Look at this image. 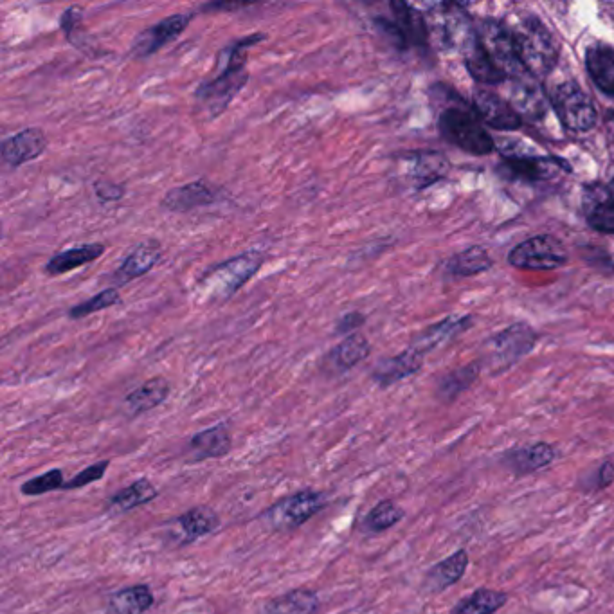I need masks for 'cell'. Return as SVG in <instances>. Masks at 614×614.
I'll list each match as a JSON object with an SVG mask.
<instances>
[{
	"label": "cell",
	"instance_id": "1f68e13d",
	"mask_svg": "<svg viewBox=\"0 0 614 614\" xmlns=\"http://www.w3.org/2000/svg\"><path fill=\"white\" fill-rule=\"evenodd\" d=\"M508 595L496 589L481 587L472 595L465 596L451 614H494L505 607Z\"/></svg>",
	"mask_w": 614,
	"mask_h": 614
},
{
	"label": "cell",
	"instance_id": "8fae6325",
	"mask_svg": "<svg viewBox=\"0 0 614 614\" xmlns=\"http://www.w3.org/2000/svg\"><path fill=\"white\" fill-rule=\"evenodd\" d=\"M391 10L395 11V22L379 19L377 24L380 28L388 31L389 35L395 38L397 46L404 47V49L409 46H424L429 37L425 17L404 2H393Z\"/></svg>",
	"mask_w": 614,
	"mask_h": 614
},
{
	"label": "cell",
	"instance_id": "4316f807",
	"mask_svg": "<svg viewBox=\"0 0 614 614\" xmlns=\"http://www.w3.org/2000/svg\"><path fill=\"white\" fill-rule=\"evenodd\" d=\"M103 253H105V245L98 244V242L65 249L62 253L51 256V260L46 263V272L49 276H62L65 272L74 271L87 263L96 262Z\"/></svg>",
	"mask_w": 614,
	"mask_h": 614
},
{
	"label": "cell",
	"instance_id": "9c48e42d",
	"mask_svg": "<svg viewBox=\"0 0 614 614\" xmlns=\"http://www.w3.org/2000/svg\"><path fill=\"white\" fill-rule=\"evenodd\" d=\"M508 262L517 269L530 271H551L568 262V253L559 238L550 235L535 236L517 245L508 254Z\"/></svg>",
	"mask_w": 614,
	"mask_h": 614
},
{
	"label": "cell",
	"instance_id": "7c38bea8",
	"mask_svg": "<svg viewBox=\"0 0 614 614\" xmlns=\"http://www.w3.org/2000/svg\"><path fill=\"white\" fill-rule=\"evenodd\" d=\"M222 191L208 181H193L173 188L164 195L163 206L170 213H188L193 209L217 204Z\"/></svg>",
	"mask_w": 614,
	"mask_h": 614
},
{
	"label": "cell",
	"instance_id": "e0dca14e",
	"mask_svg": "<svg viewBox=\"0 0 614 614\" xmlns=\"http://www.w3.org/2000/svg\"><path fill=\"white\" fill-rule=\"evenodd\" d=\"M506 157V163L514 170L515 175L526 181H546L555 177L560 170H568V166L551 157H535L530 154H519L512 148H501Z\"/></svg>",
	"mask_w": 614,
	"mask_h": 614
},
{
	"label": "cell",
	"instance_id": "f1b7e54d",
	"mask_svg": "<svg viewBox=\"0 0 614 614\" xmlns=\"http://www.w3.org/2000/svg\"><path fill=\"white\" fill-rule=\"evenodd\" d=\"M155 596L146 584L123 587L110 596L109 609L112 614H145L154 607Z\"/></svg>",
	"mask_w": 614,
	"mask_h": 614
},
{
	"label": "cell",
	"instance_id": "83f0119b",
	"mask_svg": "<svg viewBox=\"0 0 614 614\" xmlns=\"http://www.w3.org/2000/svg\"><path fill=\"white\" fill-rule=\"evenodd\" d=\"M587 73L600 91L614 96V49L596 44L587 49Z\"/></svg>",
	"mask_w": 614,
	"mask_h": 614
},
{
	"label": "cell",
	"instance_id": "d4e9b609",
	"mask_svg": "<svg viewBox=\"0 0 614 614\" xmlns=\"http://www.w3.org/2000/svg\"><path fill=\"white\" fill-rule=\"evenodd\" d=\"M321 607V600L316 591L307 587H298L287 591L283 595L271 598L265 607V614H317Z\"/></svg>",
	"mask_w": 614,
	"mask_h": 614
},
{
	"label": "cell",
	"instance_id": "f546056e",
	"mask_svg": "<svg viewBox=\"0 0 614 614\" xmlns=\"http://www.w3.org/2000/svg\"><path fill=\"white\" fill-rule=\"evenodd\" d=\"M371 348L368 339L361 334L348 335L343 343L337 344L328 359L335 370L348 371L370 355Z\"/></svg>",
	"mask_w": 614,
	"mask_h": 614
},
{
	"label": "cell",
	"instance_id": "ab89813d",
	"mask_svg": "<svg viewBox=\"0 0 614 614\" xmlns=\"http://www.w3.org/2000/svg\"><path fill=\"white\" fill-rule=\"evenodd\" d=\"M476 377H478V368H474V366L451 373L447 379L443 380L442 386H440V395L447 400L456 398L463 389L469 388L472 380Z\"/></svg>",
	"mask_w": 614,
	"mask_h": 614
},
{
	"label": "cell",
	"instance_id": "5bb4252c",
	"mask_svg": "<svg viewBox=\"0 0 614 614\" xmlns=\"http://www.w3.org/2000/svg\"><path fill=\"white\" fill-rule=\"evenodd\" d=\"M47 145H49V141H47L44 130L24 128V130H20L19 134H13L2 143V157L13 168H19V166H24V164L38 159L40 155L46 152Z\"/></svg>",
	"mask_w": 614,
	"mask_h": 614
},
{
	"label": "cell",
	"instance_id": "74e56055",
	"mask_svg": "<svg viewBox=\"0 0 614 614\" xmlns=\"http://www.w3.org/2000/svg\"><path fill=\"white\" fill-rule=\"evenodd\" d=\"M65 483L67 481L64 479V470L51 469L44 474H40L37 478L28 479L20 487V492L28 497L44 496L49 492H55V490H64Z\"/></svg>",
	"mask_w": 614,
	"mask_h": 614
},
{
	"label": "cell",
	"instance_id": "7bdbcfd3",
	"mask_svg": "<svg viewBox=\"0 0 614 614\" xmlns=\"http://www.w3.org/2000/svg\"><path fill=\"white\" fill-rule=\"evenodd\" d=\"M83 20L82 8L78 6H71L62 13V19H60V28L64 31L65 38L73 44L74 33L80 28Z\"/></svg>",
	"mask_w": 614,
	"mask_h": 614
},
{
	"label": "cell",
	"instance_id": "277c9868",
	"mask_svg": "<svg viewBox=\"0 0 614 614\" xmlns=\"http://www.w3.org/2000/svg\"><path fill=\"white\" fill-rule=\"evenodd\" d=\"M425 26L429 38L442 51L463 53L465 47L476 38V29L470 22L469 13L460 4L452 2L434 4L425 15Z\"/></svg>",
	"mask_w": 614,
	"mask_h": 614
},
{
	"label": "cell",
	"instance_id": "bcb514c9",
	"mask_svg": "<svg viewBox=\"0 0 614 614\" xmlns=\"http://www.w3.org/2000/svg\"><path fill=\"white\" fill-rule=\"evenodd\" d=\"M249 4H244V2H238V4H217V2H213V4H206V6H202L200 10L202 11H233V10H242V8H247Z\"/></svg>",
	"mask_w": 614,
	"mask_h": 614
},
{
	"label": "cell",
	"instance_id": "9a60e30c",
	"mask_svg": "<svg viewBox=\"0 0 614 614\" xmlns=\"http://www.w3.org/2000/svg\"><path fill=\"white\" fill-rule=\"evenodd\" d=\"M472 107L476 110L478 118L487 123L488 127L497 130H515L521 127V116L508 101L499 98L494 92H474Z\"/></svg>",
	"mask_w": 614,
	"mask_h": 614
},
{
	"label": "cell",
	"instance_id": "5b68a950",
	"mask_svg": "<svg viewBox=\"0 0 614 614\" xmlns=\"http://www.w3.org/2000/svg\"><path fill=\"white\" fill-rule=\"evenodd\" d=\"M326 506V497L317 490H299L269 506L262 514V523L272 532H292L308 523Z\"/></svg>",
	"mask_w": 614,
	"mask_h": 614
},
{
	"label": "cell",
	"instance_id": "ac0fdd59",
	"mask_svg": "<svg viewBox=\"0 0 614 614\" xmlns=\"http://www.w3.org/2000/svg\"><path fill=\"white\" fill-rule=\"evenodd\" d=\"M161 256H163L161 244L155 240H146L128 254L119 265L118 271L114 272L112 280L116 281V285H125L128 281L137 280L152 271L161 260Z\"/></svg>",
	"mask_w": 614,
	"mask_h": 614
},
{
	"label": "cell",
	"instance_id": "484cf974",
	"mask_svg": "<svg viewBox=\"0 0 614 614\" xmlns=\"http://www.w3.org/2000/svg\"><path fill=\"white\" fill-rule=\"evenodd\" d=\"M420 366H422V353L409 348L407 352L400 353L397 357L380 361L377 368L373 370V380L382 388H386L398 380L413 375L420 370Z\"/></svg>",
	"mask_w": 614,
	"mask_h": 614
},
{
	"label": "cell",
	"instance_id": "8992f818",
	"mask_svg": "<svg viewBox=\"0 0 614 614\" xmlns=\"http://www.w3.org/2000/svg\"><path fill=\"white\" fill-rule=\"evenodd\" d=\"M438 127L452 145L472 155H487L494 150V141L479 125L478 116L465 109H447L440 116Z\"/></svg>",
	"mask_w": 614,
	"mask_h": 614
},
{
	"label": "cell",
	"instance_id": "2e32d148",
	"mask_svg": "<svg viewBox=\"0 0 614 614\" xmlns=\"http://www.w3.org/2000/svg\"><path fill=\"white\" fill-rule=\"evenodd\" d=\"M233 440L226 424L213 425L200 433L193 434L188 442V458L191 461L215 460L224 458L231 451Z\"/></svg>",
	"mask_w": 614,
	"mask_h": 614
},
{
	"label": "cell",
	"instance_id": "44dd1931",
	"mask_svg": "<svg viewBox=\"0 0 614 614\" xmlns=\"http://www.w3.org/2000/svg\"><path fill=\"white\" fill-rule=\"evenodd\" d=\"M555 456V447L551 443L539 442L517 451L506 452L503 463L515 474L524 476L548 467L555 460Z\"/></svg>",
	"mask_w": 614,
	"mask_h": 614
},
{
	"label": "cell",
	"instance_id": "d590c367",
	"mask_svg": "<svg viewBox=\"0 0 614 614\" xmlns=\"http://www.w3.org/2000/svg\"><path fill=\"white\" fill-rule=\"evenodd\" d=\"M488 267H490V258L487 251L481 247L467 249L451 260V271L458 276H472L487 271Z\"/></svg>",
	"mask_w": 614,
	"mask_h": 614
},
{
	"label": "cell",
	"instance_id": "3957f363",
	"mask_svg": "<svg viewBox=\"0 0 614 614\" xmlns=\"http://www.w3.org/2000/svg\"><path fill=\"white\" fill-rule=\"evenodd\" d=\"M517 56L530 76H546L557 62V46L548 28L533 15H526L510 29Z\"/></svg>",
	"mask_w": 614,
	"mask_h": 614
},
{
	"label": "cell",
	"instance_id": "ba28073f",
	"mask_svg": "<svg viewBox=\"0 0 614 614\" xmlns=\"http://www.w3.org/2000/svg\"><path fill=\"white\" fill-rule=\"evenodd\" d=\"M551 101L562 125L571 132L582 134L595 127V105L586 92L578 87V83H562L553 92Z\"/></svg>",
	"mask_w": 614,
	"mask_h": 614
},
{
	"label": "cell",
	"instance_id": "d6986e66",
	"mask_svg": "<svg viewBox=\"0 0 614 614\" xmlns=\"http://www.w3.org/2000/svg\"><path fill=\"white\" fill-rule=\"evenodd\" d=\"M469 568V553L465 550H458L449 555L447 559L440 560L434 564L433 568L427 571L424 578V589L431 595L443 593L445 589L458 584L465 571Z\"/></svg>",
	"mask_w": 614,
	"mask_h": 614
},
{
	"label": "cell",
	"instance_id": "ee69618b",
	"mask_svg": "<svg viewBox=\"0 0 614 614\" xmlns=\"http://www.w3.org/2000/svg\"><path fill=\"white\" fill-rule=\"evenodd\" d=\"M364 316L361 312H348L346 316L341 317L335 325V334L348 335L352 334L353 330L361 328L364 325Z\"/></svg>",
	"mask_w": 614,
	"mask_h": 614
},
{
	"label": "cell",
	"instance_id": "8d00e7d4",
	"mask_svg": "<svg viewBox=\"0 0 614 614\" xmlns=\"http://www.w3.org/2000/svg\"><path fill=\"white\" fill-rule=\"evenodd\" d=\"M121 301H123V299H121L119 290L110 287V289H105L103 292H100V294H96V296H92L91 299H87V301H83L80 305L71 308V310H69V317H71V319H83V317L92 316V314H96V312H100V310L116 307Z\"/></svg>",
	"mask_w": 614,
	"mask_h": 614
},
{
	"label": "cell",
	"instance_id": "7a4b0ae2",
	"mask_svg": "<svg viewBox=\"0 0 614 614\" xmlns=\"http://www.w3.org/2000/svg\"><path fill=\"white\" fill-rule=\"evenodd\" d=\"M263 262L265 254L260 249H249L245 253L236 254L233 258H227L226 262L211 265L202 272L197 290L208 303L224 305L245 283L253 280Z\"/></svg>",
	"mask_w": 614,
	"mask_h": 614
},
{
	"label": "cell",
	"instance_id": "4dcf8cb0",
	"mask_svg": "<svg viewBox=\"0 0 614 614\" xmlns=\"http://www.w3.org/2000/svg\"><path fill=\"white\" fill-rule=\"evenodd\" d=\"M461 55L465 58V65H467L469 73L472 74V78H476L478 82L490 83V85L505 82V76L499 73L496 65L488 60L483 47L479 44L478 31H476V38L470 42L469 46L465 47V51Z\"/></svg>",
	"mask_w": 614,
	"mask_h": 614
},
{
	"label": "cell",
	"instance_id": "ffe728a7",
	"mask_svg": "<svg viewBox=\"0 0 614 614\" xmlns=\"http://www.w3.org/2000/svg\"><path fill=\"white\" fill-rule=\"evenodd\" d=\"M510 103L519 116L541 119L548 110V100L541 87L528 74L515 78L510 89Z\"/></svg>",
	"mask_w": 614,
	"mask_h": 614
},
{
	"label": "cell",
	"instance_id": "7402d4cb",
	"mask_svg": "<svg viewBox=\"0 0 614 614\" xmlns=\"http://www.w3.org/2000/svg\"><path fill=\"white\" fill-rule=\"evenodd\" d=\"M587 224L607 235H614V202L604 186H589L584 193Z\"/></svg>",
	"mask_w": 614,
	"mask_h": 614
},
{
	"label": "cell",
	"instance_id": "30bf717a",
	"mask_svg": "<svg viewBox=\"0 0 614 614\" xmlns=\"http://www.w3.org/2000/svg\"><path fill=\"white\" fill-rule=\"evenodd\" d=\"M193 19H195V13H177L172 17H166L161 22L154 24L152 28L141 31L134 40L130 53L136 58H150L157 51H161L164 46H168L170 42L181 37Z\"/></svg>",
	"mask_w": 614,
	"mask_h": 614
},
{
	"label": "cell",
	"instance_id": "6da1fadb",
	"mask_svg": "<svg viewBox=\"0 0 614 614\" xmlns=\"http://www.w3.org/2000/svg\"><path fill=\"white\" fill-rule=\"evenodd\" d=\"M267 38L263 33H254L249 37L240 38L220 53L218 65L222 67L220 74L213 80L202 83L197 92L195 100L199 103L202 110H206L209 118H218L220 114L226 112L227 107L233 103L236 96L242 92L247 82V49L260 44Z\"/></svg>",
	"mask_w": 614,
	"mask_h": 614
},
{
	"label": "cell",
	"instance_id": "f6af8a7d",
	"mask_svg": "<svg viewBox=\"0 0 614 614\" xmlns=\"http://www.w3.org/2000/svg\"><path fill=\"white\" fill-rule=\"evenodd\" d=\"M595 490H604L614 483V461L607 460L598 467L595 474Z\"/></svg>",
	"mask_w": 614,
	"mask_h": 614
},
{
	"label": "cell",
	"instance_id": "cb8c5ba5",
	"mask_svg": "<svg viewBox=\"0 0 614 614\" xmlns=\"http://www.w3.org/2000/svg\"><path fill=\"white\" fill-rule=\"evenodd\" d=\"M170 382L163 377L146 380L143 386L128 393L125 398V409L130 416H139L161 406L170 397Z\"/></svg>",
	"mask_w": 614,
	"mask_h": 614
},
{
	"label": "cell",
	"instance_id": "e575fe53",
	"mask_svg": "<svg viewBox=\"0 0 614 614\" xmlns=\"http://www.w3.org/2000/svg\"><path fill=\"white\" fill-rule=\"evenodd\" d=\"M533 339H535V335L528 326H514L510 330H506L505 334L497 337V350L506 353V357L515 359V357L523 355L532 348Z\"/></svg>",
	"mask_w": 614,
	"mask_h": 614
},
{
	"label": "cell",
	"instance_id": "60d3db41",
	"mask_svg": "<svg viewBox=\"0 0 614 614\" xmlns=\"http://www.w3.org/2000/svg\"><path fill=\"white\" fill-rule=\"evenodd\" d=\"M109 465V460L98 461V463H94V465H91V467L80 470V472H78V474H76L71 481H67V483H65L64 490H78V488L91 485V483H94V481H100V479L107 474Z\"/></svg>",
	"mask_w": 614,
	"mask_h": 614
},
{
	"label": "cell",
	"instance_id": "f35d334b",
	"mask_svg": "<svg viewBox=\"0 0 614 614\" xmlns=\"http://www.w3.org/2000/svg\"><path fill=\"white\" fill-rule=\"evenodd\" d=\"M445 168H447V163H445V159H443L442 155H416L415 170H413L416 186H418V188H424L429 182L440 179L443 173H445Z\"/></svg>",
	"mask_w": 614,
	"mask_h": 614
},
{
	"label": "cell",
	"instance_id": "836d02e7",
	"mask_svg": "<svg viewBox=\"0 0 614 614\" xmlns=\"http://www.w3.org/2000/svg\"><path fill=\"white\" fill-rule=\"evenodd\" d=\"M467 325H469L467 319H458V317L447 319V321H443L442 325L433 326L425 334L420 335L411 348L424 355V352H429L431 348H436L438 344L443 343L445 339H449L458 330H461L463 326Z\"/></svg>",
	"mask_w": 614,
	"mask_h": 614
},
{
	"label": "cell",
	"instance_id": "d6a6232c",
	"mask_svg": "<svg viewBox=\"0 0 614 614\" xmlns=\"http://www.w3.org/2000/svg\"><path fill=\"white\" fill-rule=\"evenodd\" d=\"M404 519V510L391 499H384L371 508L362 521V528L366 532L380 533L393 528L395 524Z\"/></svg>",
	"mask_w": 614,
	"mask_h": 614
},
{
	"label": "cell",
	"instance_id": "c3c4849f",
	"mask_svg": "<svg viewBox=\"0 0 614 614\" xmlns=\"http://www.w3.org/2000/svg\"><path fill=\"white\" fill-rule=\"evenodd\" d=\"M607 123H609V128H611V132L614 134V112H609V118H607Z\"/></svg>",
	"mask_w": 614,
	"mask_h": 614
},
{
	"label": "cell",
	"instance_id": "603a6c76",
	"mask_svg": "<svg viewBox=\"0 0 614 614\" xmlns=\"http://www.w3.org/2000/svg\"><path fill=\"white\" fill-rule=\"evenodd\" d=\"M157 496H159V490L155 488L154 483L150 479L141 478L134 481L130 487L123 488L114 496H110L105 508L109 514H127L139 506L152 503Z\"/></svg>",
	"mask_w": 614,
	"mask_h": 614
},
{
	"label": "cell",
	"instance_id": "7dc6e473",
	"mask_svg": "<svg viewBox=\"0 0 614 614\" xmlns=\"http://www.w3.org/2000/svg\"><path fill=\"white\" fill-rule=\"evenodd\" d=\"M607 193H609V197H611V200L614 202V179L613 181L609 182V186H607Z\"/></svg>",
	"mask_w": 614,
	"mask_h": 614
},
{
	"label": "cell",
	"instance_id": "b9f144b4",
	"mask_svg": "<svg viewBox=\"0 0 614 614\" xmlns=\"http://www.w3.org/2000/svg\"><path fill=\"white\" fill-rule=\"evenodd\" d=\"M94 193H96V197L101 202L109 204V202H118V200L123 199L127 190H125L123 184H116V182L110 181H96L94 182Z\"/></svg>",
	"mask_w": 614,
	"mask_h": 614
},
{
	"label": "cell",
	"instance_id": "4fadbf2b",
	"mask_svg": "<svg viewBox=\"0 0 614 614\" xmlns=\"http://www.w3.org/2000/svg\"><path fill=\"white\" fill-rule=\"evenodd\" d=\"M218 524H220V517L213 508L195 506L173 521L170 537L177 541L175 546H186V544H193L209 533L215 532Z\"/></svg>",
	"mask_w": 614,
	"mask_h": 614
},
{
	"label": "cell",
	"instance_id": "52a82bcc",
	"mask_svg": "<svg viewBox=\"0 0 614 614\" xmlns=\"http://www.w3.org/2000/svg\"><path fill=\"white\" fill-rule=\"evenodd\" d=\"M476 31H478L479 44L483 47L488 60L496 65L497 71L505 78L515 80L528 74L517 56L512 33L505 26H501L496 20H485L479 24Z\"/></svg>",
	"mask_w": 614,
	"mask_h": 614
}]
</instances>
